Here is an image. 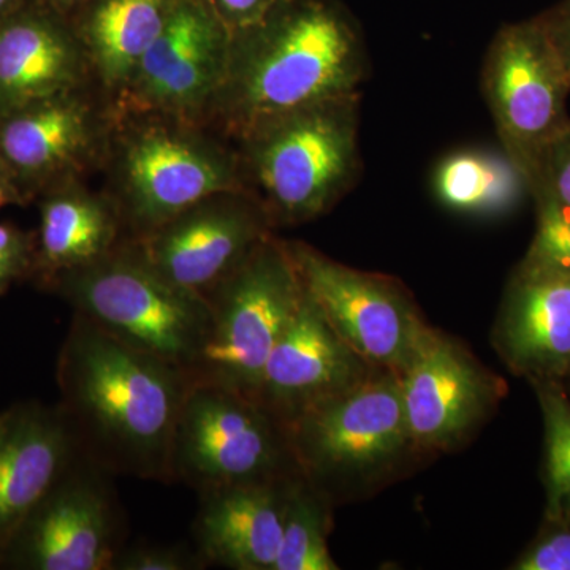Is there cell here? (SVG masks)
Returning <instances> with one entry per match:
<instances>
[{"mask_svg": "<svg viewBox=\"0 0 570 570\" xmlns=\"http://www.w3.org/2000/svg\"><path fill=\"white\" fill-rule=\"evenodd\" d=\"M81 452L61 406L22 403L0 414V562L29 513Z\"/></svg>", "mask_w": 570, "mask_h": 570, "instance_id": "cell-18", "label": "cell"}, {"mask_svg": "<svg viewBox=\"0 0 570 570\" xmlns=\"http://www.w3.org/2000/svg\"><path fill=\"white\" fill-rule=\"evenodd\" d=\"M39 198L32 279L45 288L58 277L107 257L127 238L111 198L104 190H92L82 179L59 184Z\"/></svg>", "mask_w": 570, "mask_h": 570, "instance_id": "cell-21", "label": "cell"}, {"mask_svg": "<svg viewBox=\"0 0 570 570\" xmlns=\"http://www.w3.org/2000/svg\"><path fill=\"white\" fill-rule=\"evenodd\" d=\"M32 2L40 3V6L48 7V9L59 11V13L70 17L86 0H32Z\"/></svg>", "mask_w": 570, "mask_h": 570, "instance_id": "cell-34", "label": "cell"}, {"mask_svg": "<svg viewBox=\"0 0 570 570\" xmlns=\"http://www.w3.org/2000/svg\"><path fill=\"white\" fill-rule=\"evenodd\" d=\"M505 363L532 382H558L570 371V275L519 266L497 326Z\"/></svg>", "mask_w": 570, "mask_h": 570, "instance_id": "cell-20", "label": "cell"}, {"mask_svg": "<svg viewBox=\"0 0 570 570\" xmlns=\"http://www.w3.org/2000/svg\"><path fill=\"white\" fill-rule=\"evenodd\" d=\"M232 33L204 0H178L111 115L151 112L208 124L227 71Z\"/></svg>", "mask_w": 570, "mask_h": 570, "instance_id": "cell-13", "label": "cell"}, {"mask_svg": "<svg viewBox=\"0 0 570 570\" xmlns=\"http://www.w3.org/2000/svg\"><path fill=\"white\" fill-rule=\"evenodd\" d=\"M538 225L521 266L570 275V206L547 194L534 195Z\"/></svg>", "mask_w": 570, "mask_h": 570, "instance_id": "cell-26", "label": "cell"}, {"mask_svg": "<svg viewBox=\"0 0 570 570\" xmlns=\"http://www.w3.org/2000/svg\"><path fill=\"white\" fill-rule=\"evenodd\" d=\"M367 366L303 287L294 316L266 360L255 401L285 426L307 409L355 387L370 374Z\"/></svg>", "mask_w": 570, "mask_h": 570, "instance_id": "cell-16", "label": "cell"}, {"mask_svg": "<svg viewBox=\"0 0 570 570\" xmlns=\"http://www.w3.org/2000/svg\"><path fill=\"white\" fill-rule=\"evenodd\" d=\"M546 428L547 517L570 520V400L558 382H534Z\"/></svg>", "mask_w": 570, "mask_h": 570, "instance_id": "cell-25", "label": "cell"}, {"mask_svg": "<svg viewBox=\"0 0 570 570\" xmlns=\"http://www.w3.org/2000/svg\"><path fill=\"white\" fill-rule=\"evenodd\" d=\"M358 137L360 92L273 116L232 141L246 193L277 228L324 216L354 187Z\"/></svg>", "mask_w": 570, "mask_h": 570, "instance_id": "cell-4", "label": "cell"}, {"mask_svg": "<svg viewBox=\"0 0 570 570\" xmlns=\"http://www.w3.org/2000/svg\"><path fill=\"white\" fill-rule=\"evenodd\" d=\"M28 2L29 0H0V22L6 21L14 11L20 10Z\"/></svg>", "mask_w": 570, "mask_h": 570, "instance_id": "cell-35", "label": "cell"}, {"mask_svg": "<svg viewBox=\"0 0 570 570\" xmlns=\"http://www.w3.org/2000/svg\"><path fill=\"white\" fill-rule=\"evenodd\" d=\"M515 570H570V530L540 538L513 562Z\"/></svg>", "mask_w": 570, "mask_h": 570, "instance_id": "cell-30", "label": "cell"}, {"mask_svg": "<svg viewBox=\"0 0 570 570\" xmlns=\"http://www.w3.org/2000/svg\"><path fill=\"white\" fill-rule=\"evenodd\" d=\"M273 234L257 198L246 190H224L129 239L168 283L206 299Z\"/></svg>", "mask_w": 570, "mask_h": 570, "instance_id": "cell-14", "label": "cell"}, {"mask_svg": "<svg viewBox=\"0 0 570 570\" xmlns=\"http://www.w3.org/2000/svg\"><path fill=\"white\" fill-rule=\"evenodd\" d=\"M48 291L108 335L186 374L208 330V299L168 283L129 238L96 264L58 277Z\"/></svg>", "mask_w": 570, "mask_h": 570, "instance_id": "cell-5", "label": "cell"}, {"mask_svg": "<svg viewBox=\"0 0 570 570\" xmlns=\"http://www.w3.org/2000/svg\"><path fill=\"white\" fill-rule=\"evenodd\" d=\"M214 17L235 33L261 21L283 0H204Z\"/></svg>", "mask_w": 570, "mask_h": 570, "instance_id": "cell-31", "label": "cell"}, {"mask_svg": "<svg viewBox=\"0 0 570 570\" xmlns=\"http://www.w3.org/2000/svg\"><path fill=\"white\" fill-rule=\"evenodd\" d=\"M302 295L287 242L269 235L206 298L208 330L187 371L189 381L219 385L255 401L266 360Z\"/></svg>", "mask_w": 570, "mask_h": 570, "instance_id": "cell-6", "label": "cell"}, {"mask_svg": "<svg viewBox=\"0 0 570 570\" xmlns=\"http://www.w3.org/2000/svg\"><path fill=\"white\" fill-rule=\"evenodd\" d=\"M431 184L439 204L478 217L508 213L530 194L523 174L502 149L450 153L439 160Z\"/></svg>", "mask_w": 570, "mask_h": 570, "instance_id": "cell-23", "label": "cell"}, {"mask_svg": "<svg viewBox=\"0 0 570 570\" xmlns=\"http://www.w3.org/2000/svg\"><path fill=\"white\" fill-rule=\"evenodd\" d=\"M532 197L547 194L562 205L570 206V129L553 141L540 163L531 183Z\"/></svg>", "mask_w": 570, "mask_h": 570, "instance_id": "cell-28", "label": "cell"}, {"mask_svg": "<svg viewBox=\"0 0 570 570\" xmlns=\"http://www.w3.org/2000/svg\"><path fill=\"white\" fill-rule=\"evenodd\" d=\"M568 376H570V371H569V373H568Z\"/></svg>", "mask_w": 570, "mask_h": 570, "instance_id": "cell-36", "label": "cell"}, {"mask_svg": "<svg viewBox=\"0 0 570 570\" xmlns=\"http://www.w3.org/2000/svg\"><path fill=\"white\" fill-rule=\"evenodd\" d=\"M480 80L501 149L530 190L543 156L570 129V73L538 17L499 29Z\"/></svg>", "mask_w": 570, "mask_h": 570, "instance_id": "cell-8", "label": "cell"}, {"mask_svg": "<svg viewBox=\"0 0 570 570\" xmlns=\"http://www.w3.org/2000/svg\"><path fill=\"white\" fill-rule=\"evenodd\" d=\"M111 127L110 104L96 85L18 108L0 116V165L29 204L102 170Z\"/></svg>", "mask_w": 570, "mask_h": 570, "instance_id": "cell-11", "label": "cell"}, {"mask_svg": "<svg viewBox=\"0 0 570 570\" xmlns=\"http://www.w3.org/2000/svg\"><path fill=\"white\" fill-rule=\"evenodd\" d=\"M96 85L70 18L29 0L0 22V116Z\"/></svg>", "mask_w": 570, "mask_h": 570, "instance_id": "cell-17", "label": "cell"}, {"mask_svg": "<svg viewBox=\"0 0 570 570\" xmlns=\"http://www.w3.org/2000/svg\"><path fill=\"white\" fill-rule=\"evenodd\" d=\"M538 18L546 31L549 32L554 47L560 51L562 61L570 73V0H562L553 9L539 14Z\"/></svg>", "mask_w": 570, "mask_h": 570, "instance_id": "cell-32", "label": "cell"}, {"mask_svg": "<svg viewBox=\"0 0 570 570\" xmlns=\"http://www.w3.org/2000/svg\"><path fill=\"white\" fill-rule=\"evenodd\" d=\"M284 428L306 480L370 471L412 444L400 376L390 371L367 374L355 387L307 409Z\"/></svg>", "mask_w": 570, "mask_h": 570, "instance_id": "cell-12", "label": "cell"}, {"mask_svg": "<svg viewBox=\"0 0 570 570\" xmlns=\"http://www.w3.org/2000/svg\"><path fill=\"white\" fill-rule=\"evenodd\" d=\"M204 566L197 553L179 547L137 546L119 551L112 570H195Z\"/></svg>", "mask_w": 570, "mask_h": 570, "instance_id": "cell-29", "label": "cell"}, {"mask_svg": "<svg viewBox=\"0 0 570 570\" xmlns=\"http://www.w3.org/2000/svg\"><path fill=\"white\" fill-rule=\"evenodd\" d=\"M36 272V234L0 223V296Z\"/></svg>", "mask_w": 570, "mask_h": 570, "instance_id": "cell-27", "label": "cell"}, {"mask_svg": "<svg viewBox=\"0 0 570 570\" xmlns=\"http://www.w3.org/2000/svg\"><path fill=\"white\" fill-rule=\"evenodd\" d=\"M302 475L283 423L257 401L190 382L174 445L171 482L202 491Z\"/></svg>", "mask_w": 570, "mask_h": 570, "instance_id": "cell-7", "label": "cell"}, {"mask_svg": "<svg viewBox=\"0 0 570 570\" xmlns=\"http://www.w3.org/2000/svg\"><path fill=\"white\" fill-rule=\"evenodd\" d=\"M9 205H28V202L24 200L6 168L0 165V209Z\"/></svg>", "mask_w": 570, "mask_h": 570, "instance_id": "cell-33", "label": "cell"}, {"mask_svg": "<svg viewBox=\"0 0 570 570\" xmlns=\"http://www.w3.org/2000/svg\"><path fill=\"white\" fill-rule=\"evenodd\" d=\"M110 472L81 452L29 513L0 566L28 570H112L124 524Z\"/></svg>", "mask_w": 570, "mask_h": 570, "instance_id": "cell-10", "label": "cell"}, {"mask_svg": "<svg viewBox=\"0 0 570 570\" xmlns=\"http://www.w3.org/2000/svg\"><path fill=\"white\" fill-rule=\"evenodd\" d=\"M400 382L411 442L428 449L449 448L466 436L504 387L464 348L434 330Z\"/></svg>", "mask_w": 570, "mask_h": 570, "instance_id": "cell-15", "label": "cell"}, {"mask_svg": "<svg viewBox=\"0 0 570 570\" xmlns=\"http://www.w3.org/2000/svg\"><path fill=\"white\" fill-rule=\"evenodd\" d=\"M102 170L127 238H140L209 195L246 190L234 141L208 124L111 115Z\"/></svg>", "mask_w": 570, "mask_h": 570, "instance_id": "cell-3", "label": "cell"}, {"mask_svg": "<svg viewBox=\"0 0 570 570\" xmlns=\"http://www.w3.org/2000/svg\"><path fill=\"white\" fill-rule=\"evenodd\" d=\"M292 479L202 491L194 521L204 564L275 570Z\"/></svg>", "mask_w": 570, "mask_h": 570, "instance_id": "cell-19", "label": "cell"}, {"mask_svg": "<svg viewBox=\"0 0 570 570\" xmlns=\"http://www.w3.org/2000/svg\"><path fill=\"white\" fill-rule=\"evenodd\" d=\"M178 0H86L70 14L94 82L115 102L163 33Z\"/></svg>", "mask_w": 570, "mask_h": 570, "instance_id": "cell-22", "label": "cell"}, {"mask_svg": "<svg viewBox=\"0 0 570 570\" xmlns=\"http://www.w3.org/2000/svg\"><path fill=\"white\" fill-rule=\"evenodd\" d=\"M63 414L82 453L111 475L171 482V445L190 381L75 314L58 360Z\"/></svg>", "mask_w": 570, "mask_h": 570, "instance_id": "cell-1", "label": "cell"}, {"mask_svg": "<svg viewBox=\"0 0 570 570\" xmlns=\"http://www.w3.org/2000/svg\"><path fill=\"white\" fill-rule=\"evenodd\" d=\"M287 247L303 287L336 335L366 365L400 376L431 332L403 285L340 264L306 243Z\"/></svg>", "mask_w": 570, "mask_h": 570, "instance_id": "cell-9", "label": "cell"}, {"mask_svg": "<svg viewBox=\"0 0 570 570\" xmlns=\"http://www.w3.org/2000/svg\"><path fill=\"white\" fill-rule=\"evenodd\" d=\"M326 527V513L314 485L303 475L292 479L275 570L340 569L330 553Z\"/></svg>", "mask_w": 570, "mask_h": 570, "instance_id": "cell-24", "label": "cell"}, {"mask_svg": "<svg viewBox=\"0 0 570 570\" xmlns=\"http://www.w3.org/2000/svg\"><path fill=\"white\" fill-rule=\"evenodd\" d=\"M362 28L337 0H283L232 33L227 71L208 126L235 140L255 124L358 94L366 80Z\"/></svg>", "mask_w": 570, "mask_h": 570, "instance_id": "cell-2", "label": "cell"}]
</instances>
